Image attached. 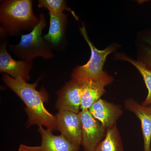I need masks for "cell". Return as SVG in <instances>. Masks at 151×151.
Segmentation results:
<instances>
[{
	"label": "cell",
	"mask_w": 151,
	"mask_h": 151,
	"mask_svg": "<svg viewBox=\"0 0 151 151\" xmlns=\"http://www.w3.org/2000/svg\"><path fill=\"white\" fill-rule=\"evenodd\" d=\"M40 78L30 84L22 78L15 79L8 74H3V82L24 103L25 111L27 114V127L37 125L46 127L52 132L57 130L56 117L45 108V103H47L49 95L45 88L37 89Z\"/></svg>",
	"instance_id": "6da1fadb"
},
{
	"label": "cell",
	"mask_w": 151,
	"mask_h": 151,
	"mask_svg": "<svg viewBox=\"0 0 151 151\" xmlns=\"http://www.w3.org/2000/svg\"><path fill=\"white\" fill-rule=\"evenodd\" d=\"M32 0H2L0 4V29L9 37L18 36L22 31L31 32L38 24Z\"/></svg>",
	"instance_id": "7a4b0ae2"
},
{
	"label": "cell",
	"mask_w": 151,
	"mask_h": 151,
	"mask_svg": "<svg viewBox=\"0 0 151 151\" xmlns=\"http://www.w3.org/2000/svg\"><path fill=\"white\" fill-rule=\"evenodd\" d=\"M80 33L91 50V56L88 62L84 65L76 66L72 71L71 79L82 83L84 81L92 80L101 81L111 84L113 81L111 76L103 70V66L107 57L109 54L116 51L119 45L113 43L103 50L95 47L89 39L86 26L83 24L79 28Z\"/></svg>",
	"instance_id": "3957f363"
},
{
	"label": "cell",
	"mask_w": 151,
	"mask_h": 151,
	"mask_svg": "<svg viewBox=\"0 0 151 151\" xmlns=\"http://www.w3.org/2000/svg\"><path fill=\"white\" fill-rule=\"evenodd\" d=\"M39 18V23L31 32L27 34L21 35L18 44L9 45V50L21 60L33 61L37 57L45 60L54 57L53 49L42 36V31L47 26L46 18L43 13H40Z\"/></svg>",
	"instance_id": "277c9868"
},
{
	"label": "cell",
	"mask_w": 151,
	"mask_h": 151,
	"mask_svg": "<svg viewBox=\"0 0 151 151\" xmlns=\"http://www.w3.org/2000/svg\"><path fill=\"white\" fill-rule=\"evenodd\" d=\"M8 37L4 31L0 29V72L15 79L22 78L28 82L30 78V72L32 68L33 61L14 59L7 49Z\"/></svg>",
	"instance_id": "5b68a950"
},
{
	"label": "cell",
	"mask_w": 151,
	"mask_h": 151,
	"mask_svg": "<svg viewBox=\"0 0 151 151\" xmlns=\"http://www.w3.org/2000/svg\"><path fill=\"white\" fill-rule=\"evenodd\" d=\"M79 113L82 124L81 145L84 151H94L105 137L106 130L89 110L81 111Z\"/></svg>",
	"instance_id": "8992f818"
},
{
	"label": "cell",
	"mask_w": 151,
	"mask_h": 151,
	"mask_svg": "<svg viewBox=\"0 0 151 151\" xmlns=\"http://www.w3.org/2000/svg\"><path fill=\"white\" fill-rule=\"evenodd\" d=\"M81 83L71 79L57 92L55 108L58 112L79 113L81 109Z\"/></svg>",
	"instance_id": "52a82bcc"
},
{
	"label": "cell",
	"mask_w": 151,
	"mask_h": 151,
	"mask_svg": "<svg viewBox=\"0 0 151 151\" xmlns=\"http://www.w3.org/2000/svg\"><path fill=\"white\" fill-rule=\"evenodd\" d=\"M57 130L68 140L80 147L81 142L82 124L79 113L60 111L55 115Z\"/></svg>",
	"instance_id": "ba28073f"
},
{
	"label": "cell",
	"mask_w": 151,
	"mask_h": 151,
	"mask_svg": "<svg viewBox=\"0 0 151 151\" xmlns=\"http://www.w3.org/2000/svg\"><path fill=\"white\" fill-rule=\"evenodd\" d=\"M93 117L99 121L107 131L117 125L123 114L122 106L100 99L89 109Z\"/></svg>",
	"instance_id": "9c48e42d"
},
{
	"label": "cell",
	"mask_w": 151,
	"mask_h": 151,
	"mask_svg": "<svg viewBox=\"0 0 151 151\" xmlns=\"http://www.w3.org/2000/svg\"><path fill=\"white\" fill-rule=\"evenodd\" d=\"M50 27L48 32L43 36L53 50H62L66 43V29L68 21L67 14L64 13L54 14L49 12Z\"/></svg>",
	"instance_id": "30bf717a"
},
{
	"label": "cell",
	"mask_w": 151,
	"mask_h": 151,
	"mask_svg": "<svg viewBox=\"0 0 151 151\" xmlns=\"http://www.w3.org/2000/svg\"><path fill=\"white\" fill-rule=\"evenodd\" d=\"M125 108L139 119L144 140V151H151V105L144 106L132 98L126 99Z\"/></svg>",
	"instance_id": "8fae6325"
},
{
	"label": "cell",
	"mask_w": 151,
	"mask_h": 151,
	"mask_svg": "<svg viewBox=\"0 0 151 151\" xmlns=\"http://www.w3.org/2000/svg\"><path fill=\"white\" fill-rule=\"evenodd\" d=\"M38 131L41 136L40 151H79V147L62 134L53 135L51 131L39 126Z\"/></svg>",
	"instance_id": "7c38bea8"
},
{
	"label": "cell",
	"mask_w": 151,
	"mask_h": 151,
	"mask_svg": "<svg viewBox=\"0 0 151 151\" xmlns=\"http://www.w3.org/2000/svg\"><path fill=\"white\" fill-rule=\"evenodd\" d=\"M109 85L101 81L89 80L81 83V110H88L106 92L105 87Z\"/></svg>",
	"instance_id": "4fadbf2b"
},
{
	"label": "cell",
	"mask_w": 151,
	"mask_h": 151,
	"mask_svg": "<svg viewBox=\"0 0 151 151\" xmlns=\"http://www.w3.org/2000/svg\"><path fill=\"white\" fill-rule=\"evenodd\" d=\"M124 146L117 125L106 131L103 140L94 151H123Z\"/></svg>",
	"instance_id": "5bb4252c"
},
{
	"label": "cell",
	"mask_w": 151,
	"mask_h": 151,
	"mask_svg": "<svg viewBox=\"0 0 151 151\" xmlns=\"http://www.w3.org/2000/svg\"><path fill=\"white\" fill-rule=\"evenodd\" d=\"M115 59L128 61L136 68L142 76L147 89L148 94L145 101L142 103L144 106L151 105V70H149L142 63L134 60L123 53H117L115 55Z\"/></svg>",
	"instance_id": "9a60e30c"
},
{
	"label": "cell",
	"mask_w": 151,
	"mask_h": 151,
	"mask_svg": "<svg viewBox=\"0 0 151 151\" xmlns=\"http://www.w3.org/2000/svg\"><path fill=\"white\" fill-rule=\"evenodd\" d=\"M38 7L46 9L49 12L54 14L63 13L64 11H67L73 15L76 20L79 19L75 12L68 6L67 2L64 0H39Z\"/></svg>",
	"instance_id": "2e32d148"
},
{
	"label": "cell",
	"mask_w": 151,
	"mask_h": 151,
	"mask_svg": "<svg viewBox=\"0 0 151 151\" xmlns=\"http://www.w3.org/2000/svg\"><path fill=\"white\" fill-rule=\"evenodd\" d=\"M137 45V60L151 70V47L139 42Z\"/></svg>",
	"instance_id": "e0dca14e"
},
{
	"label": "cell",
	"mask_w": 151,
	"mask_h": 151,
	"mask_svg": "<svg viewBox=\"0 0 151 151\" xmlns=\"http://www.w3.org/2000/svg\"><path fill=\"white\" fill-rule=\"evenodd\" d=\"M139 42L151 47V29H146L138 34Z\"/></svg>",
	"instance_id": "ac0fdd59"
},
{
	"label": "cell",
	"mask_w": 151,
	"mask_h": 151,
	"mask_svg": "<svg viewBox=\"0 0 151 151\" xmlns=\"http://www.w3.org/2000/svg\"><path fill=\"white\" fill-rule=\"evenodd\" d=\"M18 151H40V146H29L22 144L19 147Z\"/></svg>",
	"instance_id": "d6986e66"
}]
</instances>
